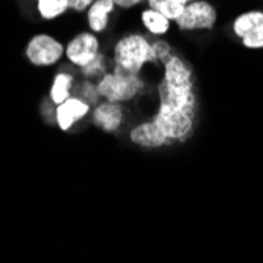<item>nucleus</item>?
Wrapping results in <instances>:
<instances>
[{"instance_id": "nucleus-4", "label": "nucleus", "mask_w": 263, "mask_h": 263, "mask_svg": "<svg viewBox=\"0 0 263 263\" xmlns=\"http://www.w3.org/2000/svg\"><path fill=\"white\" fill-rule=\"evenodd\" d=\"M65 57V44L49 33L33 35L26 46V59L38 68L54 66Z\"/></svg>"}, {"instance_id": "nucleus-13", "label": "nucleus", "mask_w": 263, "mask_h": 263, "mask_svg": "<svg viewBox=\"0 0 263 263\" xmlns=\"http://www.w3.org/2000/svg\"><path fill=\"white\" fill-rule=\"evenodd\" d=\"M74 87V76L68 71H59L52 79L49 90V98L54 106H60L68 98H71V90Z\"/></svg>"}, {"instance_id": "nucleus-5", "label": "nucleus", "mask_w": 263, "mask_h": 263, "mask_svg": "<svg viewBox=\"0 0 263 263\" xmlns=\"http://www.w3.org/2000/svg\"><path fill=\"white\" fill-rule=\"evenodd\" d=\"M218 24V10L208 0H193L189 2L175 21V26L180 32H196L208 30L211 32Z\"/></svg>"}, {"instance_id": "nucleus-10", "label": "nucleus", "mask_w": 263, "mask_h": 263, "mask_svg": "<svg viewBox=\"0 0 263 263\" xmlns=\"http://www.w3.org/2000/svg\"><path fill=\"white\" fill-rule=\"evenodd\" d=\"M161 78L165 82H169L172 85H178V87L196 84L193 66H191L187 63V60H184L177 52L164 63V66H162V76Z\"/></svg>"}, {"instance_id": "nucleus-21", "label": "nucleus", "mask_w": 263, "mask_h": 263, "mask_svg": "<svg viewBox=\"0 0 263 263\" xmlns=\"http://www.w3.org/2000/svg\"><path fill=\"white\" fill-rule=\"evenodd\" d=\"M189 2H193V0H189Z\"/></svg>"}, {"instance_id": "nucleus-6", "label": "nucleus", "mask_w": 263, "mask_h": 263, "mask_svg": "<svg viewBox=\"0 0 263 263\" xmlns=\"http://www.w3.org/2000/svg\"><path fill=\"white\" fill-rule=\"evenodd\" d=\"M233 35L241 41L246 49H263V11L249 10L240 13L232 22Z\"/></svg>"}, {"instance_id": "nucleus-9", "label": "nucleus", "mask_w": 263, "mask_h": 263, "mask_svg": "<svg viewBox=\"0 0 263 263\" xmlns=\"http://www.w3.org/2000/svg\"><path fill=\"white\" fill-rule=\"evenodd\" d=\"M91 106L79 97H71L60 106H55V123L60 131H69L79 120L85 118Z\"/></svg>"}, {"instance_id": "nucleus-15", "label": "nucleus", "mask_w": 263, "mask_h": 263, "mask_svg": "<svg viewBox=\"0 0 263 263\" xmlns=\"http://www.w3.org/2000/svg\"><path fill=\"white\" fill-rule=\"evenodd\" d=\"M36 10L41 19L55 21L69 10V5L68 0H36Z\"/></svg>"}, {"instance_id": "nucleus-19", "label": "nucleus", "mask_w": 263, "mask_h": 263, "mask_svg": "<svg viewBox=\"0 0 263 263\" xmlns=\"http://www.w3.org/2000/svg\"><path fill=\"white\" fill-rule=\"evenodd\" d=\"M93 2L95 0H68V5L69 10H73L76 13H84L93 5Z\"/></svg>"}, {"instance_id": "nucleus-20", "label": "nucleus", "mask_w": 263, "mask_h": 263, "mask_svg": "<svg viewBox=\"0 0 263 263\" xmlns=\"http://www.w3.org/2000/svg\"><path fill=\"white\" fill-rule=\"evenodd\" d=\"M115 4L117 8H122V10H133L139 5H142L143 2H147V0H112Z\"/></svg>"}, {"instance_id": "nucleus-7", "label": "nucleus", "mask_w": 263, "mask_h": 263, "mask_svg": "<svg viewBox=\"0 0 263 263\" xmlns=\"http://www.w3.org/2000/svg\"><path fill=\"white\" fill-rule=\"evenodd\" d=\"M100 52H101V41L98 35L87 30L74 35L65 46L66 60L79 69L87 66L90 62H93Z\"/></svg>"}, {"instance_id": "nucleus-11", "label": "nucleus", "mask_w": 263, "mask_h": 263, "mask_svg": "<svg viewBox=\"0 0 263 263\" xmlns=\"http://www.w3.org/2000/svg\"><path fill=\"white\" fill-rule=\"evenodd\" d=\"M112 0H95L93 5L87 10V26L90 32L101 35L109 27V16L115 11Z\"/></svg>"}, {"instance_id": "nucleus-3", "label": "nucleus", "mask_w": 263, "mask_h": 263, "mask_svg": "<svg viewBox=\"0 0 263 263\" xmlns=\"http://www.w3.org/2000/svg\"><path fill=\"white\" fill-rule=\"evenodd\" d=\"M97 85L101 100L128 104L145 93L147 79L143 74H128L112 69L97 82Z\"/></svg>"}, {"instance_id": "nucleus-18", "label": "nucleus", "mask_w": 263, "mask_h": 263, "mask_svg": "<svg viewBox=\"0 0 263 263\" xmlns=\"http://www.w3.org/2000/svg\"><path fill=\"white\" fill-rule=\"evenodd\" d=\"M152 43H153V47H155V52H156L159 66H164V63L175 54L174 46L169 41H167L165 38H156Z\"/></svg>"}, {"instance_id": "nucleus-17", "label": "nucleus", "mask_w": 263, "mask_h": 263, "mask_svg": "<svg viewBox=\"0 0 263 263\" xmlns=\"http://www.w3.org/2000/svg\"><path fill=\"white\" fill-rule=\"evenodd\" d=\"M78 97L82 98L85 103H88L91 107H95L97 104L101 103V97H100V91H98V85L97 82L93 81H87L84 79L79 85V90H78Z\"/></svg>"}, {"instance_id": "nucleus-14", "label": "nucleus", "mask_w": 263, "mask_h": 263, "mask_svg": "<svg viewBox=\"0 0 263 263\" xmlns=\"http://www.w3.org/2000/svg\"><path fill=\"white\" fill-rule=\"evenodd\" d=\"M189 0H147V7L175 22L184 11Z\"/></svg>"}, {"instance_id": "nucleus-12", "label": "nucleus", "mask_w": 263, "mask_h": 263, "mask_svg": "<svg viewBox=\"0 0 263 263\" xmlns=\"http://www.w3.org/2000/svg\"><path fill=\"white\" fill-rule=\"evenodd\" d=\"M139 21L142 24V27L147 30L148 35L156 36V38H164L171 33L172 29V21L167 19L165 16H162L161 13L152 10V8H145L142 10L139 14Z\"/></svg>"}, {"instance_id": "nucleus-1", "label": "nucleus", "mask_w": 263, "mask_h": 263, "mask_svg": "<svg viewBox=\"0 0 263 263\" xmlns=\"http://www.w3.org/2000/svg\"><path fill=\"white\" fill-rule=\"evenodd\" d=\"M197 110L196 84L178 87L161 78L156 82V109L129 129V140L147 150L184 143L194 134Z\"/></svg>"}, {"instance_id": "nucleus-22", "label": "nucleus", "mask_w": 263, "mask_h": 263, "mask_svg": "<svg viewBox=\"0 0 263 263\" xmlns=\"http://www.w3.org/2000/svg\"><path fill=\"white\" fill-rule=\"evenodd\" d=\"M35 2H36V0H35Z\"/></svg>"}, {"instance_id": "nucleus-16", "label": "nucleus", "mask_w": 263, "mask_h": 263, "mask_svg": "<svg viewBox=\"0 0 263 263\" xmlns=\"http://www.w3.org/2000/svg\"><path fill=\"white\" fill-rule=\"evenodd\" d=\"M81 74L84 79L87 81H93V82H98L106 73H109L107 71V57L104 52H100L97 55V59H95L93 62H90L87 66L81 68Z\"/></svg>"}, {"instance_id": "nucleus-2", "label": "nucleus", "mask_w": 263, "mask_h": 263, "mask_svg": "<svg viewBox=\"0 0 263 263\" xmlns=\"http://www.w3.org/2000/svg\"><path fill=\"white\" fill-rule=\"evenodd\" d=\"M147 65L159 66L152 40L139 32L123 33L114 44L112 69L128 74H143Z\"/></svg>"}, {"instance_id": "nucleus-8", "label": "nucleus", "mask_w": 263, "mask_h": 263, "mask_svg": "<svg viewBox=\"0 0 263 263\" xmlns=\"http://www.w3.org/2000/svg\"><path fill=\"white\" fill-rule=\"evenodd\" d=\"M126 120L125 106L120 103H112L103 100L100 104L93 107L91 123L106 134H114L122 129Z\"/></svg>"}]
</instances>
